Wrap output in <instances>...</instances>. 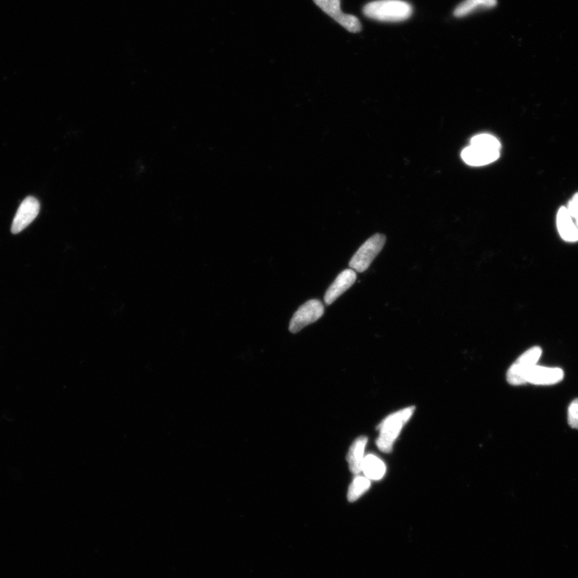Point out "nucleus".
Masks as SVG:
<instances>
[{
  "mask_svg": "<svg viewBox=\"0 0 578 578\" xmlns=\"http://www.w3.org/2000/svg\"><path fill=\"white\" fill-rule=\"evenodd\" d=\"M568 423L572 428L578 430V398L574 400L569 406Z\"/></svg>",
  "mask_w": 578,
  "mask_h": 578,
  "instance_id": "16",
  "label": "nucleus"
},
{
  "mask_svg": "<svg viewBox=\"0 0 578 578\" xmlns=\"http://www.w3.org/2000/svg\"><path fill=\"white\" fill-rule=\"evenodd\" d=\"M357 274L353 269H346L340 273L334 282L330 285L325 294V302L327 306L333 304L354 284Z\"/></svg>",
  "mask_w": 578,
  "mask_h": 578,
  "instance_id": "10",
  "label": "nucleus"
},
{
  "mask_svg": "<svg viewBox=\"0 0 578 578\" xmlns=\"http://www.w3.org/2000/svg\"><path fill=\"white\" fill-rule=\"evenodd\" d=\"M564 378V372L560 368H549L535 366L527 373L526 383L535 385H554Z\"/></svg>",
  "mask_w": 578,
  "mask_h": 578,
  "instance_id": "9",
  "label": "nucleus"
},
{
  "mask_svg": "<svg viewBox=\"0 0 578 578\" xmlns=\"http://www.w3.org/2000/svg\"><path fill=\"white\" fill-rule=\"evenodd\" d=\"M386 241V238L384 234L378 233L367 239L349 262V267L351 269L358 272H363L369 269L374 259L383 250Z\"/></svg>",
  "mask_w": 578,
  "mask_h": 578,
  "instance_id": "4",
  "label": "nucleus"
},
{
  "mask_svg": "<svg viewBox=\"0 0 578 578\" xmlns=\"http://www.w3.org/2000/svg\"><path fill=\"white\" fill-rule=\"evenodd\" d=\"M557 225L558 232L562 238L567 242H577L578 241V227L567 207H562L559 209L557 216Z\"/></svg>",
  "mask_w": 578,
  "mask_h": 578,
  "instance_id": "11",
  "label": "nucleus"
},
{
  "mask_svg": "<svg viewBox=\"0 0 578 578\" xmlns=\"http://www.w3.org/2000/svg\"><path fill=\"white\" fill-rule=\"evenodd\" d=\"M363 472L370 480H380L384 478L386 467L384 462L374 455H367L363 465Z\"/></svg>",
  "mask_w": 578,
  "mask_h": 578,
  "instance_id": "13",
  "label": "nucleus"
},
{
  "mask_svg": "<svg viewBox=\"0 0 578 578\" xmlns=\"http://www.w3.org/2000/svg\"><path fill=\"white\" fill-rule=\"evenodd\" d=\"M40 209V202L34 197L29 196L24 200L12 222L11 232L20 233L33 223L37 215H39Z\"/></svg>",
  "mask_w": 578,
  "mask_h": 578,
  "instance_id": "8",
  "label": "nucleus"
},
{
  "mask_svg": "<svg viewBox=\"0 0 578 578\" xmlns=\"http://www.w3.org/2000/svg\"><path fill=\"white\" fill-rule=\"evenodd\" d=\"M499 140L488 133L475 135L462 151L463 162L473 167H482L497 161L500 156Z\"/></svg>",
  "mask_w": 578,
  "mask_h": 578,
  "instance_id": "1",
  "label": "nucleus"
},
{
  "mask_svg": "<svg viewBox=\"0 0 578 578\" xmlns=\"http://www.w3.org/2000/svg\"><path fill=\"white\" fill-rule=\"evenodd\" d=\"M567 208L572 218L575 220V224L578 227V192L570 200Z\"/></svg>",
  "mask_w": 578,
  "mask_h": 578,
  "instance_id": "17",
  "label": "nucleus"
},
{
  "mask_svg": "<svg viewBox=\"0 0 578 578\" xmlns=\"http://www.w3.org/2000/svg\"><path fill=\"white\" fill-rule=\"evenodd\" d=\"M367 441V437L361 436L353 443L352 446L349 448L347 461L349 469L354 475H358L361 472H363Z\"/></svg>",
  "mask_w": 578,
  "mask_h": 578,
  "instance_id": "12",
  "label": "nucleus"
},
{
  "mask_svg": "<svg viewBox=\"0 0 578 578\" xmlns=\"http://www.w3.org/2000/svg\"><path fill=\"white\" fill-rule=\"evenodd\" d=\"M542 349L540 347H532L524 353L510 368L507 373V380L511 385H523L526 383L527 373L531 368L536 366L541 358Z\"/></svg>",
  "mask_w": 578,
  "mask_h": 578,
  "instance_id": "5",
  "label": "nucleus"
},
{
  "mask_svg": "<svg viewBox=\"0 0 578 578\" xmlns=\"http://www.w3.org/2000/svg\"><path fill=\"white\" fill-rule=\"evenodd\" d=\"M319 7L327 15L351 33H358L361 24L358 19L352 15L343 14L341 10V0H314Z\"/></svg>",
  "mask_w": 578,
  "mask_h": 578,
  "instance_id": "7",
  "label": "nucleus"
},
{
  "mask_svg": "<svg viewBox=\"0 0 578 578\" xmlns=\"http://www.w3.org/2000/svg\"><path fill=\"white\" fill-rule=\"evenodd\" d=\"M497 5V0H465L454 11V16L462 18L473 14L474 11L482 9H491Z\"/></svg>",
  "mask_w": 578,
  "mask_h": 578,
  "instance_id": "14",
  "label": "nucleus"
},
{
  "mask_svg": "<svg viewBox=\"0 0 578 578\" xmlns=\"http://www.w3.org/2000/svg\"><path fill=\"white\" fill-rule=\"evenodd\" d=\"M371 482L366 476L357 475L353 479L352 484L349 486L348 491V500L349 502H354L358 500L366 491L369 490Z\"/></svg>",
  "mask_w": 578,
  "mask_h": 578,
  "instance_id": "15",
  "label": "nucleus"
},
{
  "mask_svg": "<svg viewBox=\"0 0 578 578\" xmlns=\"http://www.w3.org/2000/svg\"><path fill=\"white\" fill-rule=\"evenodd\" d=\"M415 411L416 406H409L400 410L386 417L378 425L379 435L376 444L380 450L385 453L392 452L393 444L398 439L400 432L410 420Z\"/></svg>",
  "mask_w": 578,
  "mask_h": 578,
  "instance_id": "3",
  "label": "nucleus"
},
{
  "mask_svg": "<svg viewBox=\"0 0 578 578\" xmlns=\"http://www.w3.org/2000/svg\"><path fill=\"white\" fill-rule=\"evenodd\" d=\"M325 313L324 304L319 300H310L304 303L291 319L289 331L291 334L300 332L304 327L319 321Z\"/></svg>",
  "mask_w": 578,
  "mask_h": 578,
  "instance_id": "6",
  "label": "nucleus"
},
{
  "mask_svg": "<svg viewBox=\"0 0 578 578\" xmlns=\"http://www.w3.org/2000/svg\"><path fill=\"white\" fill-rule=\"evenodd\" d=\"M364 15L380 22H403L412 16V6L403 0H376L366 4Z\"/></svg>",
  "mask_w": 578,
  "mask_h": 578,
  "instance_id": "2",
  "label": "nucleus"
}]
</instances>
